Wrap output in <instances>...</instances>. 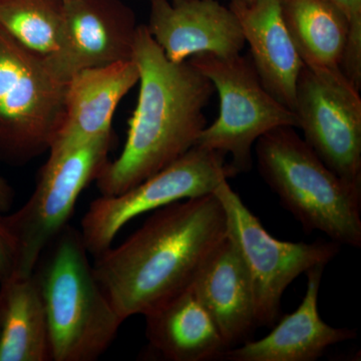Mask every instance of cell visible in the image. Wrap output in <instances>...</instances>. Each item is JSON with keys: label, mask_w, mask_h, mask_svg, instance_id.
Instances as JSON below:
<instances>
[{"label": "cell", "mask_w": 361, "mask_h": 361, "mask_svg": "<svg viewBox=\"0 0 361 361\" xmlns=\"http://www.w3.org/2000/svg\"><path fill=\"white\" fill-rule=\"evenodd\" d=\"M227 236L222 203L215 193L203 195L158 209L121 245L94 257L92 268L125 322L190 288Z\"/></svg>", "instance_id": "6da1fadb"}, {"label": "cell", "mask_w": 361, "mask_h": 361, "mask_svg": "<svg viewBox=\"0 0 361 361\" xmlns=\"http://www.w3.org/2000/svg\"><path fill=\"white\" fill-rule=\"evenodd\" d=\"M133 59L140 73L137 106L122 153L97 178L101 196L123 193L168 167L208 125L205 110L215 89L189 59L170 61L146 25L137 26Z\"/></svg>", "instance_id": "7a4b0ae2"}, {"label": "cell", "mask_w": 361, "mask_h": 361, "mask_svg": "<svg viewBox=\"0 0 361 361\" xmlns=\"http://www.w3.org/2000/svg\"><path fill=\"white\" fill-rule=\"evenodd\" d=\"M32 276L47 314L51 360L103 355L123 320L97 282L80 230L66 225L42 252Z\"/></svg>", "instance_id": "3957f363"}, {"label": "cell", "mask_w": 361, "mask_h": 361, "mask_svg": "<svg viewBox=\"0 0 361 361\" xmlns=\"http://www.w3.org/2000/svg\"><path fill=\"white\" fill-rule=\"evenodd\" d=\"M261 177L304 231L338 245L361 246V184L330 170L293 127H279L255 144Z\"/></svg>", "instance_id": "277c9868"}, {"label": "cell", "mask_w": 361, "mask_h": 361, "mask_svg": "<svg viewBox=\"0 0 361 361\" xmlns=\"http://www.w3.org/2000/svg\"><path fill=\"white\" fill-rule=\"evenodd\" d=\"M66 82L0 26V161L23 165L49 151L63 123Z\"/></svg>", "instance_id": "5b68a950"}, {"label": "cell", "mask_w": 361, "mask_h": 361, "mask_svg": "<svg viewBox=\"0 0 361 361\" xmlns=\"http://www.w3.org/2000/svg\"><path fill=\"white\" fill-rule=\"evenodd\" d=\"M211 80L220 101L219 116L207 125L195 146L231 156L236 175L252 168V149L266 133L298 128L296 114L265 89L250 56L202 54L189 59Z\"/></svg>", "instance_id": "8992f818"}, {"label": "cell", "mask_w": 361, "mask_h": 361, "mask_svg": "<svg viewBox=\"0 0 361 361\" xmlns=\"http://www.w3.org/2000/svg\"><path fill=\"white\" fill-rule=\"evenodd\" d=\"M113 145L111 130L82 144L49 151L30 198L16 213L4 216L16 249V276H32L42 252L68 225L80 195L108 163Z\"/></svg>", "instance_id": "52a82bcc"}, {"label": "cell", "mask_w": 361, "mask_h": 361, "mask_svg": "<svg viewBox=\"0 0 361 361\" xmlns=\"http://www.w3.org/2000/svg\"><path fill=\"white\" fill-rule=\"evenodd\" d=\"M227 219L228 237L236 247L250 278L257 326H274L285 290L310 268L329 263L341 250L336 242H284L266 231L228 180L214 191Z\"/></svg>", "instance_id": "ba28073f"}, {"label": "cell", "mask_w": 361, "mask_h": 361, "mask_svg": "<svg viewBox=\"0 0 361 361\" xmlns=\"http://www.w3.org/2000/svg\"><path fill=\"white\" fill-rule=\"evenodd\" d=\"M235 176L224 154L195 146L137 186L92 201L80 223L85 248L97 257L113 246L118 232L137 216L214 193L221 183Z\"/></svg>", "instance_id": "9c48e42d"}, {"label": "cell", "mask_w": 361, "mask_h": 361, "mask_svg": "<svg viewBox=\"0 0 361 361\" xmlns=\"http://www.w3.org/2000/svg\"><path fill=\"white\" fill-rule=\"evenodd\" d=\"M341 68L303 65L294 113L303 140L342 179L361 184V97Z\"/></svg>", "instance_id": "30bf717a"}, {"label": "cell", "mask_w": 361, "mask_h": 361, "mask_svg": "<svg viewBox=\"0 0 361 361\" xmlns=\"http://www.w3.org/2000/svg\"><path fill=\"white\" fill-rule=\"evenodd\" d=\"M137 26L121 0H66L58 47L45 61L63 82L87 68L130 61Z\"/></svg>", "instance_id": "8fae6325"}, {"label": "cell", "mask_w": 361, "mask_h": 361, "mask_svg": "<svg viewBox=\"0 0 361 361\" xmlns=\"http://www.w3.org/2000/svg\"><path fill=\"white\" fill-rule=\"evenodd\" d=\"M146 26L174 63L202 54L237 56L246 44L238 18L217 0H151Z\"/></svg>", "instance_id": "7c38bea8"}, {"label": "cell", "mask_w": 361, "mask_h": 361, "mask_svg": "<svg viewBox=\"0 0 361 361\" xmlns=\"http://www.w3.org/2000/svg\"><path fill=\"white\" fill-rule=\"evenodd\" d=\"M139 80L134 59L73 75L66 82L63 123L49 151L82 144L111 132L118 104Z\"/></svg>", "instance_id": "4fadbf2b"}, {"label": "cell", "mask_w": 361, "mask_h": 361, "mask_svg": "<svg viewBox=\"0 0 361 361\" xmlns=\"http://www.w3.org/2000/svg\"><path fill=\"white\" fill-rule=\"evenodd\" d=\"M325 265L306 271L307 288L302 302L285 315L268 336L246 341L225 351L229 361H313L334 344L355 338V329H336L323 322L318 310V294Z\"/></svg>", "instance_id": "5bb4252c"}, {"label": "cell", "mask_w": 361, "mask_h": 361, "mask_svg": "<svg viewBox=\"0 0 361 361\" xmlns=\"http://www.w3.org/2000/svg\"><path fill=\"white\" fill-rule=\"evenodd\" d=\"M229 7L238 18L261 82L294 111L303 63L282 18L279 0H231Z\"/></svg>", "instance_id": "9a60e30c"}, {"label": "cell", "mask_w": 361, "mask_h": 361, "mask_svg": "<svg viewBox=\"0 0 361 361\" xmlns=\"http://www.w3.org/2000/svg\"><path fill=\"white\" fill-rule=\"evenodd\" d=\"M192 288L217 325L228 349L248 341L256 325L250 278L227 238L202 268Z\"/></svg>", "instance_id": "2e32d148"}, {"label": "cell", "mask_w": 361, "mask_h": 361, "mask_svg": "<svg viewBox=\"0 0 361 361\" xmlns=\"http://www.w3.org/2000/svg\"><path fill=\"white\" fill-rule=\"evenodd\" d=\"M144 316L149 345L163 360H222L228 350L217 325L192 286Z\"/></svg>", "instance_id": "e0dca14e"}, {"label": "cell", "mask_w": 361, "mask_h": 361, "mask_svg": "<svg viewBox=\"0 0 361 361\" xmlns=\"http://www.w3.org/2000/svg\"><path fill=\"white\" fill-rule=\"evenodd\" d=\"M51 360L49 327L39 287L32 276L0 283V361Z\"/></svg>", "instance_id": "ac0fdd59"}, {"label": "cell", "mask_w": 361, "mask_h": 361, "mask_svg": "<svg viewBox=\"0 0 361 361\" xmlns=\"http://www.w3.org/2000/svg\"><path fill=\"white\" fill-rule=\"evenodd\" d=\"M279 4L303 65L341 68L349 35L345 16L324 0H279Z\"/></svg>", "instance_id": "d6986e66"}, {"label": "cell", "mask_w": 361, "mask_h": 361, "mask_svg": "<svg viewBox=\"0 0 361 361\" xmlns=\"http://www.w3.org/2000/svg\"><path fill=\"white\" fill-rule=\"evenodd\" d=\"M63 0H0V26L42 58L58 47Z\"/></svg>", "instance_id": "ffe728a7"}, {"label": "cell", "mask_w": 361, "mask_h": 361, "mask_svg": "<svg viewBox=\"0 0 361 361\" xmlns=\"http://www.w3.org/2000/svg\"><path fill=\"white\" fill-rule=\"evenodd\" d=\"M348 18V45L342 59L341 70L351 82L361 90V0H324Z\"/></svg>", "instance_id": "44dd1931"}, {"label": "cell", "mask_w": 361, "mask_h": 361, "mask_svg": "<svg viewBox=\"0 0 361 361\" xmlns=\"http://www.w3.org/2000/svg\"><path fill=\"white\" fill-rule=\"evenodd\" d=\"M16 249L13 237L0 213V283L16 274Z\"/></svg>", "instance_id": "7402d4cb"}, {"label": "cell", "mask_w": 361, "mask_h": 361, "mask_svg": "<svg viewBox=\"0 0 361 361\" xmlns=\"http://www.w3.org/2000/svg\"><path fill=\"white\" fill-rule=\"evenodd\" d=\"M14 191L6 180L0 177V213H6L13 205Z\"/></svg>", "instance_id": "603a6c76"}, {"label": "cell", "mask_w": 361, "mask_h": 361, "mask_svg": "<svg viewBox=\"0 0 361 361\" xmlns=\"http://www.w3.org/2000/svg\"><path fill=\"white\" fill-rule=\"evenodd\" d=\"M171 1L174 2V4H177V2L182 1V0H171Z\"/></svg>", "instance_id": "cb8c5ba5"}, {"label": "cell", "mask_w": 361, "mask_h": 361, "mask_svg": "<svg viewBox=\"0 0 361 361\" xmlns=\"http://www.w3.org/2000/svg\"><path fill=\"white\" fill-rule=\"evenodd\" d=\"M63 1H66V0H63Z\"/></svg>", "instance_id": "d4e9b609"}]
</instances>
